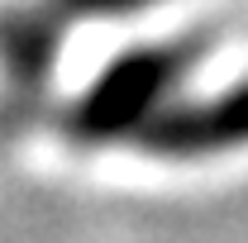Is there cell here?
I'll return each mask as SVG.
<instances>
[{
	"label": "cell",
	"mask_w": 248,
	"mask_h": 243,
	"mask_svg": "<svg viewBox=\"0 0 248 243\" xmlns=\"http://www.w3.org/2000/svg\"><path fill=\"white\" fill-rule=\"evenodd\" d=\"M205 48H210L205 33H182V38H162V43H143V48L120 53L67 105L62 134L81 148L124 143V138L134 143L139 129L172 105L182 76L205 58Z\"/></svg>",
	"instance_id": "cell-1"
},
{
	"label": "cell",
	"mask_w": 248,
	"mask_h": 243,
	"mask_svg": "<svg viewBox=\"0 0 248 243\" xmlns=\"http://www.w3.org/2000/svg\"><path fill=\"white\" fill-rule=\"evenodd\" d=\"M134 143L162 162H201V157L248 148V76L191 105L172 100L162 115H153L139 129Z\"/></svg>",
	"instance_id": "cell-2"
},
{
	"label": "cell",
	"mask_w": 248,
	"mask_h": 243,
	"mask_svg": "<svg viewBox=\"0 0 248 243\" xmlns=\"http://www.w3.org/2000/svg\"><path fill=\"white\" fill-rule=\"evenodd\" d=\"M62 43H67V19L53 10V0H29V5L0 10V67H5L10 91L33 100L48 86Z\"/></svg>",
	"instance_id": "cell-3"
},
{
	"label": "cell",
	"mask_w": 248,
	"mask_h": 243,
	"mask_svg": "<svg viewBox=\"0 0 248 243\" xmlns=\"http://www.w3.org/2000/svg\"><path fill=\"white\" fill-rule=\"evenodd\" d=\"M157 0H53L62 19H124V15H139V10H153Z\"/></svg>",
	"instance_id": "cell-4"
}]
</instances>
